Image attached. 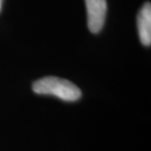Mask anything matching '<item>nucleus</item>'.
Returning a JSON list of instances; mask_svg holds the SVG:
<instances>
[{
  "label": "nucleus",
  "mask_w": 151,
  "mask_h": 151,
  "mask_svg": "<svg viewBox=\"0 0 151 151\" xmlns=\"http://www.w3.org/2000/svg\"><path fill=\"white\" fill-rule=\"evenodd\" d=\"M32 90L37 94L53 95L65 101H77L81 91L70 81L57 77H45L32 84Z\"/></svg>",
  "instance_id": "f257e3e1"
},
{
  "label": "nucleus",
  "mask_w": 151,
  "mask_h": 151,
  "mask_svg": "<svg viewBox=\"0 0 151 151\" xmlns=\"http://www.w3.org/2000/svg\"><path fill=\"white\" fill-rule=\"evenodd\" d=\"M87 27L93 34H97L102 29L107 15L106 0H86Z\"/></svg>",
  "instance_id": "f03ea898"
},
{
  "label": "nucleus",
  "mask_w": 151,
  "mask_h": 151,
  "mask_svg": "<svg viewBox=\"0 0 151 151\" xmlns=\"http://www.w3.org/2000/svg\"><path fill=\"white\" fill-rule=\"evenodd\" d=\"M2 3H3V0H0V10H1V7H2Z\"/></svg>",
  "instance_id": "20e7f679"
},
{
  "label": "nucleus",
  "mask_w": 151,
  "mask_h": 151,
  "mask_svg": "<svg viewBox=\"0 0 151 151\" xmlns=\"http://www.w3.org/2000/svg\"><path fill=\"white\" fill-rule=\"evenodd\" d=\"M138 37L141 43L145 46L151 44V4L146 2L137 14Z\"/></svg>",
  "instance_id": "7ed1b4c3"
}]
</instances>
